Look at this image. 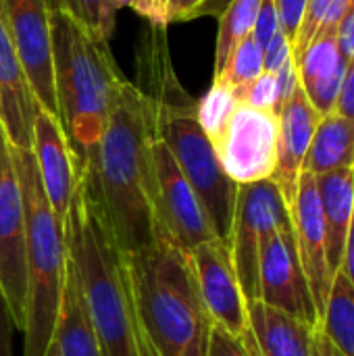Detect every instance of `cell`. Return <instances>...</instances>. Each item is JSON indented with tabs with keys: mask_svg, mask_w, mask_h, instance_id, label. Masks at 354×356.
<instances>
[{
	"mask_svg": "<svg viewBox=\"0 0 354 356\" xmlns=\"http://www.w3.org/2000/svg\"><path fill=\"white\" fill-rule=\"evenodd\" d=\"M138 323V346L152 356H207L213 321L204 309L190 252L154 236L123 252Z\"/></svg>",
	"mask_w": 354,
	"mask_h": 356,
	"instance_id": "obj_2",
	"label": "cell"
},
{
	"mask_svg": "<svg viewBox=\"0 0 354 356\" xmlns=\"http://www.w3.org/2000/svg\"><path fill=\"white\" fill-rule=\"evenodd\" d=\"M319 119L321 115L309 102L300 86L286 100V104L282 106L277 115V121H280L277 165H275L271 179L280 188L288 211L296 198L298 179H300V173L305 171L307 152H309Z\"/></svg>",
	"mask_w": 354,
	"mask_h": 356,
	"instance_id": "obj_16",
	"label": "cell"
},
{
	"mask_svg": "<svg viewBox=\"0 0 354 356\" xmlns=\"http://www.w3.org/2000/svg\"><path fill=\"white\" fill-rule=\"evenodd\" d=\"M353 6L354 0H307L300 27L292 44V54L298 56L321 31L338 29Z\"/></svg>",
	"mask_w": 354,
	"mask_h": 356,
	"instance_id": "obj_24",
	"label": "cell"
},
{
	"mask_svg": "<svg viewBox=\"0 0 354 356\" xmlns=\"http://www.w3.org/2000/svg\"><path fill=\"white\" fill-rule=\"evenodd\" d=\"M277 136L280 121L275 113L240 102L211 144L227 177L244 186L273 177L277 165Z\"/></svg>",
	"mask_w": 354,
	"mask_h": 356,
	"instance_id": "obj_8",
	"label": "cell"
},
{
	"mask_svg": "<svg viewBox=\"0 0 354 356\" xmlns=\"http://www.w3.org/2000/svg\"><path fill=\"white\" fill-rule=\"evenodd\" d=\"M50 2L52 8L67 13L86 29H90L94 35L106 40L102 31V0H50Z\"/></svg>",
	"mask_w": 354,
	"mask_h": 356,
	"instance_id": "obj_29",
	"label": "cell"
},
{
	"mask_svg": "<svg viewBox=\"0 0 354 356\" xmlns=\"http://www.w3.org/2000/svg\"><path fill=\"white\" fill-rule=\"evenodd\" d=\"M38 108L40 102L29 86L0 4V123L13 148L31 150Z\"/></svg>",
	"mask_w": 354,
	"mask_h": 356,
	"instance_id": "obj_15",
	"label": "cell"
},
{
	"mask_svg": "<svg viewBox=\"0 0 354 356\" xmlns=\"http://www.w3.org/2000/svg\"><path fill=\"white\" fill-rule=\"evenodd\" d=\"M336 113L342 115V117L354 119V54L348 60V67H346V73H344V79H342Z\"/></svg>",
	"mask_w": 354,
	"mask_h": 356,
	"instance_id": "obj_34",
	"label": "cell"
},
{
	"mask_svg": "<svg viewBox=\"0 0 354 356\" xmlns=\"http://www.w3.org/2000/svg\"><path fill=\"white\" fill-rule=\"evenodd\" d=\"M52 342L56 344L58 356H104L90 325L75 271L69 263Z\"/></svg>",
	"mask_w": 354,
	"mask_h": 356,
	"instance_id": "obj_20",
	"label": "cell"
},
{
	"mask_svg": "<svg viewBox=\"0 0 354 356\" xmlns=\"http://www.w3.org/2000/svg\"><path fill=\"white\" fill-rule=\"evenodd\" d=\"M292 44L284 31H277L271 42L263 48V67L269 73H277L292 58Z\"/></svg>",
	"mask_w": 354,
	"mask_h": 356,
	"instance_id": "obj_33",
	"label": "cell"
},
{
	"mask_svg": "<svg viewBox=\"0 0 354 356\" xmlns=\"http://www.w3.org/2000/svg\"><path fill=\"white\" fill-rule=\"evenodd\" d=\"M69 265L75 271L90 325L104 356H140L138 323L125 259L79 167L77 192L65 221Z\"/></svg>",
	"mask_w": 354,
	"mask_h": 356,
	"instance_id": "obj_3",
	"label": "cell"
},
{
	"mask_svg": "<svg viewBox=\"0 0 354 356\" xmlns=\"http://www.w3.org/2000/svg\"><path fill=\"white\" fill-rule=\"evenodd\" d=\"M238 104L240 102L236 98L234 88H230L219 79H213L209 92L196 102V119L211 142L221 134V129L225 127Z\"/></svg>",
	"mask_w": 354,
	"mask_h": 356,
	"instance_id": "obj_25",
	"label": "cell"
},
{
	"mask_svg": "<svg viewBox=\"0 0 354 356\" xmlns=\"http://www.w3.org/2000/svg\"><path fill=\"white\" fill-rule=\"evenodd\" d=\"M209 0H165L169 23L173 21H186L196 17V13L207 4Z\"/></svg>",
	"mask_w": 354,
	"mask_h": 356,
	"instance_id": "obj_35",
	"label": "cell"
},
{
	"mask_svg": "<svg viewBox=\"0 0 354 356\" xmlns=\"http://www.w3.org/2000/svg\"><path fill=\"white\" fill-rule=\"evenodd\" d=\"M238 102L252 106V108H261V111H271L277 115V75L263 71L252 83L234 90Z\"/></svg>",
	"mask_w": 354,
	"mask_h": 356,
	"instance_id": "obj_28",
	"label": "cell"
},
{
	"mask_svg": "<svg viewBox=\"0 0 354 356\" xmlns=\"http://www.w3.org/2000/svg\"><path fill=\"white\" fill-rule=\"evenodd\" d=\"M290 219L294 227L298 259L311 290V298L321 321L325 313V302L330 296V288L334 282V273L328 263L325 250V225L317 194V179L313 173L303 171L298 179L296 198L290 207Z\"/></svg>",
	"mask_w": 354,
	"mask_h": 356,
	"instance_id": "obj_14",
	"label": "cell"
},
{
	"mask_svg": "<svg viewBox=\"0 0 354 356\" xmlns=\"http://www.w3.org/2000/svg\"><path fill=\"white\" fill-rule=\"evenodd\" d=\"M31 152L35 156L40 181L50 209L65 229V221L79 184V156L71 146L58 117L50 115L42 106L38 108L33 121Z\"/></svg>",
	"mask_w": 354,
	"mask_h": 356,
	"instance_id": "obj_13",
	"label": "cell"
},
{
	"mask_svg": "<svg viewBox=\"0 0 354 356\" xmlns=\"http://www.w3.org/2000/svg\"><path fill=\"white\" fill-rule=\"evenodd\" d=\"M190 261L213 325L242 338L248 330V311L230 246L219 238L209 240L190 250Z\"/></svg>",
	"mask_w": 354,
	"mask_h": 356,
	"instance_id": "obj_12",
	"label": "cell"
},
{
	"mask_svg": "<svg viewBox=\"0 0 354 356\" xmlns=\"http://www.w3.org/2000/svg\"><path fill=\"white\" fill-rule=\"evenodd\" d=\"M338 169H354V119L332 113L317 123L305 171L323 175Z\"/></svg>",
	"mask_w": 354,
	"mask_h": 356,
	"instance_id": "obj_21",
	"label": "cell"
},
{
	"mask_svg": "<svg viewBox=\"0 0 354 356\" xmlns=\"http://www.w3.org/2000/svg\"><path fill=\"white\" fill-rule=\"evenodd\" d=\"M290 221V211L273 179L238 186L230 252L246 302L259 300V252L265 238Z\"/></svg>",
	"mask_w": 354,
	"mask_h": 356,
	"instance_id": "obj_7",
	"label": "cell"
},
{
	"mask_svg": "<svg viewBox=\"0 0 354 356\" xmlns=\"http://www.w3.org/2000/svg\"><path fill=\"white\" fill-rule=\"evenodd\" d=\"M119 8H134L140 17L154 25H169L165 0H102V31L111 40L115 29V17Z\"/></svg>",
	"mask_w": 354,
	"mask_h": 356,
	"instance_id": "obj_27",
	"label": "cell"
},
{
	"mask_svg": "<svg viewBox=\"0 0 354 356\" xmlns=\"http://www.w3.org/2000/svg\"><path fill=\"white\" fill-rule=\"evenodd\" d=\"M317 194L325 225V250L332 273L336 275L342 265L344 246L354 215V169H338L315 175Z\"/></svg>",
	"mask_w": 354,
	"mask_h": 356,
	"instance_id": "obj_18",
	"label": "cell"
},
{
	"mask_svg": "<svg viewBox=\"0 0 354 356\" xmlns=\"http://www.w3.org/2000/svg\"><path fill=\"white\" fill-rule=\"evenodd\" d=\"M300 88L315 111L325 117L336 113L348 58L338 46L336 29L321 31L298 56H294Z\"/></svg>",
	"mask_w": 354,
	"mask_h": 356,
	"instance_id": "obj_17",
	"label": "cell"
},
{
	"mask_svg": "<svg viewBox=\"0 0 354 356\" xmlns=\"http://www.w3.org/2000/svg\"><path fill=\"white\" fill-rule=\"evenodd\" d=\"M152 165L154 236L169 240L186 252L209 240H215V229L200 198L184 177L171 150L161 138H156L152 144Z\"/></svg>",
	"mask_w": 354,
	"mask_h": 356,
	"instance_id": "obj_6",
	"label": "cell"
},
{
	"mask_svg": "<svg viewBox=\"0 0 354 356\" xmlns=\"http://www.w3.org/2000/svg\"><path fill=\"white\" fill-rule=\"evenodd\" d=\"M15 323L6 311L4 300L0 298V356H13V334H15Z\"/></svg>",
	"mask_w": 354,
	"mask_h": 356,
	"instance_id": "obj_36",
	"label": "cell"
},
{
	"mask_svg": "<svg viewBox=\"0 0 354 356\" xmlns=\"http://www.w3.org/2000/svg\"><path fill=\"white\" fill-rule=\"evenodd\" d=\"M277 31H282V25H280L275 4H273V0H263L257 21H255V27H252V38L261 48H265Z\"/></svg>",
	"mask_w": 354,
	"mask_h": 356,
	"instance_id": "obj_30",
	"label": "cell"
},
{
	"mask_svg": "<svg viewBox=\"0 0 354 356\" xmlns=\"http://www.w3.org/2000/svg\"><path fill=\"white\" fill-rule=\"evenodd\" d=\"M319 325L342 356H354V286L340 271L334 275Z\"/></svg>",
	"mask_w": 354,
	"mask_h": 356,
	"instance_id": "obj_22",
	"label": "cell"
},
{
	"mask_svg": "<svg viewBox=\"0 0 354 356\" xmlns=\"http://www.w3.org/2000/svg\"><path fill=\"white\" fill-rule=\"evenodd\" d=\"M10 152L25 202L23 356H44L54 340L69 263L67 242L65 229L44 194L33 152L13 146Z\"/></svg>",
	"mask_w": 354,
	"mask_h": 356,
	"instance_id": "obj_5",
	"label": "cell"
},
{
	"mask_svg": "<svg viewBox=\"0 0 354 356\" xmlns=\"http://www.w3.org/2000/svg\"><path fill=\"white\" fill-rule=\"evenodd\" d=\"M340 273L354 286V215L353 221H351V229H348V238H346V246H344Z\"/></svg>",
	"mask_w": 354,
	"mask_h": 356,
	"instance_id": "obj_39",
	"label": "cell"
},
{
	"mask_svg": "<svg viewBox=\"0 0 354 356\" xmlns=\"http://www.w3.org/2000/svg\"><path fill=\"white\" fill-rule=\"evenodd\" d=\"M207 356H248V350H246L242 338L225 332L219 325H213L211 336H209Z\"/></svg>",
	"mask_w": 354,
	"mask_h": 356,
	"instance_id": "obj_31",
	"label": "cell"
},
{
	"mask_svg": "<svg viewBox=\"0 0 354 356\" xmlns=\"http://www.w3.org/2000/svg\"><path fill=\"white\" fill-rule=\"evenodd\" d=\"M263 0H232L219 19L217 46H215V73L223 69L230 52L248 35H252V27L259 15Z\"/></svg>",
	"mask_w": 354,
	"mask_h": 356,
	"instance_id": "obj_23",
	"label": "cell"
},
{
	"mask_svg": "<svg viewBox=\"0 0 354 356\" xmlns=\"http://www.w3.org/2000/svg\"><path fill=\"white\" fill-rule=\"evenodd\" d=\"M259 300L309 325L319 317L298 259L292 221L269 234L259 252Z\"/></svg>",
	"mask_w": 354,
	"mask_h": 356,
	"instance_id": "obj_10",
	"label": "cell"
},
{
	"mask_svg": "<svg viewBox=\"0 0 354 356\" xmlns=\"http://www.w3.org/2000/svg\"><path fill=\"white\" fill-rule=\"evenodd\" d=\"M2 13L25 67L29 86L44 111L58 117L52 73V2L50 0H0ZM61 121V119H58Z\"/></svg>",
	"mask_w": 354,
	"mask_h": 356,
	"instance_id": "obj_11",
	"label": "cell"
},
{
	"mask_svg": "<svg viewBox=\"0 0 354 356\" xmlns=\"http://www.w3.org/2000/svg\"><path fill=\"white\" fill-rule=\"evenodd\" d=\"M154 115L136 83L117 88L106 129L79 167L86 171L106 225L121 252H136L154 238L152 144Z\"/></svg>",
	"mask_w": 354,
	"mask_h": 356,
	"instance_id": "obj_1",
	"label": "cell"
},
{
	"mask_svg": "<svg viewBox=\"0 0 354 356\" xmlns=\"http://www.w3.org/2000/svg\"><path fill=\"white\" fill-rule=\"evenodd\" d=\"M277 17H280V25L282 31L286 33V38L290 40V44H294L303 15H305V6L307 0H273Z\"/></svg>",
	"mask_w": 354,
	"mask_h": 356,
	"instance_id": "obj_32",
	"label": "cell"
},
{
	"mask_svg": "<svg viewBox=\"0 0 354 356\" xmlns=\"http://www.w3.org/2000/svg\"><path fill=\"white\" fill-rule=\"evenodd\" d=\"M336 33H338V46H340L342 54L351 60V56L354 54V6L353 10L342 19Z\"/></svg>",
	"mask_w": 354,
	"mask_h": 356,
	"instance_id": "obj_37",
	"label": "cell"
},
{
	"mask_svg": "<svg viewBox=\"0 0 354 356\" xmlns=\"http://www.w3.org/2000/svg\"><path fill=\"white\" fill-rule=\"evenodd\" d=\"M263 71H265L263 48L255 42L252 35H248L230 52L223 69L213 79H219V81L227 83L230 88L240 90V88L252 83Z\"/></svg>",
	"mask_w": 354,
	"mask_h": 356,
	"instance_id": "obj_26",
	"label": "cell"
},
{
	"mask_svg": "<svg viewBox=\"0 0 354 356\" xmlns=\"http://www.w3.org/2000/svg\"><path fill=\"white\" fill-rule=\"evenodd\" d=\"M52 73L58 119L79 161L98 146L119 83L108 42L94 35L73 17L52 8Z\"/></svg>",
	"mask_w": 354,
	"mask_h": 356,
	"instance_id": "obj_4",
	"label": "cell"
},
{
	"mask_svg": "<svg viewBox=\"0 0 354 356\" xmlns=\"http://www.w3.org/2000/svg\"><path fill=\"white\" fill-rule=\"evenodd\" d=\"M311 356H342V353L330 342L321 325L317 323L313 330V344H311Z\"/></svg>",
	"mask_w": 354,
	"mask_h": 356,
	"instance_id": "obj_38",
	"label": "cell"
},
{
	"mask_svg": "<svg viewBox=\"0 0 354 356\" xmlns=\"http://www.w3.org/2000/svg\"><path fill=\"white\" fill-rule=\"evenodd\" d=\"M44 356H58V350H56V344H54V342L48 346V350H46V355Z\"/></svg>",
	"mask_w": 354,
	"mask_h": 356,
	"instance_id": "obj_40",
	"label": "cell"
},
{
	"mask_svg": "<svg viewBox=\"0 0 354 356\" xmlns=\"http://www.w3.org/2000/svg\"><path fill=\"white\" fill-rule=\"evenodd\" d=\"M0 298H2V292H0Z\"/></svg>",
	"mask_w": 354,
	"mask_h": 356,
	"instance_id": "obj_41",
	"label": "cell"
},
{
	"mask_svg": "<svg viewBox=\"0 0 354 356\" xmlns=\"http://www.w3.org/2000/svg\"><path fill=\"white\" fill-rule=\"evenodd\" d=\"M246 311L248 330L261 356H311L315 325L267 307L261 300H248Z\"/></svg>",
	"mask_w": 354,
	"mask_h": 356,
	"instance_id": "obj_19",
	"label": "cell"
},
{
	"mask_svg": "<svg viewBox=\"0 0 354 356\" xmlns=\"http://www.w3.org/2000/svg\"><path fill=\"white\" fill-rule=\"evenodd\" d=\"M0 292L21 332L25 307V202L10 144L0 123Z\"/></svg>",
	"mask_w": 354,
	"mask_h": 356,
	"instance_id": "obj_9",
	"label": "cell"
}]
</instances>
